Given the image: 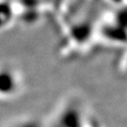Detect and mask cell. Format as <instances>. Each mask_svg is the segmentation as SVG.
I'll return each mask as SVG.
<instances>
[{"label": "cell", "mask_w": 127, "mask_h": 127, "mask_svg": "<svg viewBox=\"0 0 127 127\" xmlns=\"http://www.w3.org/2000/svg\"><path fill=\"white\" fill-rule=\"evenodd\" d=\"M9 127H44L42 126L40 122H37L35 120H27V121H23L18 123H15L13 125Z\"/></svg>", "instance_id": "obj_3"}, {"label": "cell", "mask_w": 127, "mask_h": 127, "mask_svg": "<svg viewBox=\"0 0 127 127\" xmlns=\"http://www.w3.org/2000/svg\"><path fill=\"white\" fill-rule=\"evenodd\" d=\"M88 123L82 104L73 100L60 109L49 127H87Z\"/></svg>", "instance_id": "obj_1"}, {"label": "cell", "mask_w": 127, "mask_h": 127, "mask_svg": "<svg viewBox=\"0 0 127 127\" xmlns=\"http://www.w3.org/2000/svg\"><path fill=\"white\" fill-rule=\"evenodd\" d=\"M21 86V77L14 68L0 67V98H12L20 91Z\"/></svg>", "instance_id": "obj_2"}]
</instances>
